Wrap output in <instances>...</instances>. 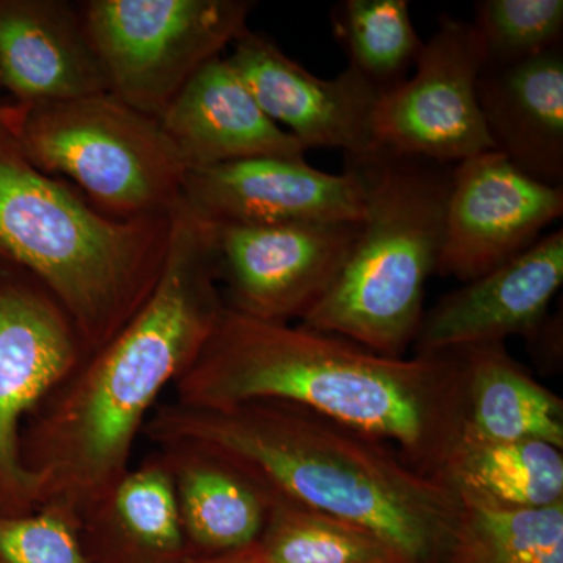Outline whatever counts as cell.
I'll return each instance as SVG.
<instances>
[{
  "label": "cell",
  "instance_id": "1",
  "mask_svg": "<svg viewBox=\"0 0 563 563\" xmlns=\"http://www.w3.org/2000/svg\"><path fill=\"white\" fill-rule=\"evenodd\" d=\"M217 232L181 201L161 280L131 321L87 355L25 418L21 461L40 507L81 518L109 496L144 422L220 320Z\"/></svg>",
  "mask_w": 563,
  "mask_h": 563
},
{
  "label": "cell",
  "instance_id": "2",
  "mask_svg": "<svg viewBox=\"0 0 563 563\" xmlns=\"http://www.w3.org/2000/svg\"><path fill=\"white\" fill-rule=\"evenodd\" d=\"M141 435L231 462L280 496L373 532L399 563H448L463 523L461 496L418 472L393 444L277 399L225 407L155 406Z\"/></svg>",
  "mask_w": 563,
  "mask_h": 563
},
{
  "label": "cell",
  "instance_id": "3",
  "mask_svg": "<svg viewBox=\"0 0 563 563\" xmlns=\"http://www.w3.org/2000/svg\"><path fill=\"white\" fill-rule=\"evenodd\" d=\"M173 401L225 407L252 399L298 404L393 444L418 472L439 476L465 429L459 351L393 358L299 322L222 310Z\"/></svg>",
  "mask_w": 563,
  "mask_h": 563
},
{
  "label": "cell",
  "instance_id": "4",
  "mask_svg": "<svg viewBox=\"0 0 563 563\" xmlns=\"http://www.w3.org/2000/svg\"><path fill=\"white\" fill-rule=\"evenodd\" d=\"M172 218L121 221L36 168L0 122V261L31 273L69 314L88 355L132 320L161 280Z\"/></svg>",
  "mask_w": 563,
  "mask_h": 563
},
{
  "label": "cell",
  "instance_id": "5",
  "mask_svg": "<svg viewBox=\"0 0 563 563\" xmlns=\"http://www.w3.org/2000/svg\"><path fill=\"white\" fill-rule=\"evenodd\" d=\"M346 165L365 177V218L331 290L301 324L401 358L439 266L453 165L385 151Z\"/></svg>",
  "mask_w": 563,
  "mask_h": 563
},
{
  "label": "cell",
  "instance_id": "6",
  "mask_svg": "<svg viewBox=\"0 0 563 563\" xmlns=\"http://www.w3.org/2000/svg\"><path fill=\"white\" fill-rule=\"evenodd\" d=\"M29 161L113 220L172 218L188 168L158 120L110 92L31 107L13 132Z\"/></svg>",
  "mask_w": 563,
  "mask_h": 563
},
{
  "label": "cell",
  "instance_id": "7",
  "mask_svg": "<svg viewBox=\"0 0 563 563\" xmlns=\"http://www.w3.org/2000/svg\"><path fill=\"white\" fill-rule=\"evenodd\" d=\"M77 5L107 91L155 120L203 65L250 31L255 9L251 0H87Z\"/></svg>",
  "mask_w": 563,
  "mask_h": 563
},
{
  "label": "cell",
  "instance_id": "8",
  "mask_svg": "<svg viewBox=\"0 0 563 563\" xmlns=\"http://www.w3.org/2000/svg\"><path fill=\"white\" fill-rule=\"evenodd\" d=\"M87 355L55 296L31 273L0 261V515L38 509L36 485L21 461L22 424Z\"/></svg>",
  "mask_w": 563,
  "mask_h": 563
},
{
  "label": "cell",
  "instance_id": "9",
  "mask_svg": "<svg viewBox=\"0 0 563 563\" xmlns=\"http://www.w3.org/2000/svg\"><path fill=\"white\" fill-rule=\"evenodd\" d=\"M484 66L472 22L442 14L412 76L377 99L373 133L379 151L442 165L495 151L476 95Z\"/></svg>",
  "mask_w": 563,
  "mask_h": 563
},
{
  "label": "cell",
  "instance_id": "10",
  "mask_svg": "<svg viewBox=\"0 0 563 563\" xmlns=\"http://www.w3.org/2000/svg\"><path fill=\"white\" fill-rule=\"evenodd\" d=\"M361 224H213L225 306L255 320L302 321L331 290Z\"/></svg>",
  "mask_w": 563,
  "mask_h": 563
},
{
  "label": "cell",
  "instance_id": "11",
  "mask_svg": "<svg viewBox=\"0 0 563 563\" xmlns=\"http://www.w3.org/2000/svg\"><path fill=\"white\" fill-rule=\"evenodd\" d=\"M563 214V185L520 172L498 151L453 166L437 274L462 284L512 261Z\"/></svg>",
  "mask_w": 563,
  "mask_h": 563
},
{
  "label": "cell",
  "instance_id": "12",
  "mask_svg": "<svg viewBox=\"0 0 563 563\" xmlns=\"http://www.w3.org/2000/svg\"><path fill=\"white\" fill-rule=\"evenodd\" d=\"M228 58L263 113L307 151H343L346 162L379 154L373 113L380 92L350 68L335 79L313 76L265 33L246 31Z\"/></svg>",
  "mask_w": 563,
  "mask_h": 563
},
{
  "label": "cell",
  "instance_id": "13",
  "mask_svg": "<svg viewBox=\"0 0 563 563\" xmlns=\"http://www.w3.org/2000/svg\"><path fill=\"white\" fill-rule=\"evenodd\" d=\"M368 188L361 169L320 172L306 158L258 157L188 172L184 202L213 224L361 222Z\"/></svg>",
  "mask_w": 563,
  "mask_h": 563
},
{
  "label": "cell",
  "instance_id": "14",
  "mask_svg": "<svg viewBox=\"0 0 563 563\" xmlns=\"http://www.w3.org/2000/svg\"><path fill=\"white\" fill-rule=\"evenodd\" d=\"M563 284V229L540 236L499 268L448 292L428 312L415 355H437L529 335L548 317Z\"/></svg>",
  "mask_w": 563,
  "mask_h": 563
},
{
  "label": "cell",
  "instance_id": "15",
  "mask_svg": "<svg viewBox=\"0 0 563 563\" xmlns=\"http://www.w3.org/2000/svg\"><path fill=\"white\" fill-rule=\"evenodd\" d=\"M0 81L25 109L109 92L79 5L0 0Z\"/></svg>",
  "mask_w": 563,
  "mask_h": 563
},
{
  "label": "cell",
  "instance_id": "16",
  "mask_svg": "<svg viewBox=\"0 0 563 563\" xmlns=\"http://www.w3.org/2000/svg\"><path fill=\"white\" fill-rule=\"evenodd\" d=\"M158 122L188 172L258 157L306 158V147L263 113L222 55L188 80Z\"/></svg>",
  "mask_w": 563,
  "mask_h": 563
},
{
  "label": "cell",
  "instance_id": "17",
  "mask_svg": "<svg viewBox=\"0 0 563 563\" xmlns=\"http://www.w3.org/2000/svg\"><path fill=\"white\" fill-rule=\"evenodd\" d=\"M477 102L495 151L520 172L563 185V43L507 66H485Z\"/></svg>",
  "mask_w": 563,
  "mask_h": 563
},
{
  "label": "cell",
  "instance_id": "18",
  "mask_svg": "<svg viewBox=\"0 0 563 563\" xmlns=\"http://www.w3.org/2000/svg\"><path fill=\"white\" fill-rule=\"evenodd\" d=\"M79 540L90 563L191 562L172 473L158 451L81 518Z\"/></svg>",
  "mask_w": 563,
  "mask_h": 563
},
{
  "label": "cell",
  "instance_id": "19",
  "mask_svg": "<svg viewBox=\"0 0 563 563\" xmlns=\"http://www.w3.org/2000/svg\"><path fill=\"white\" fill-rule=\"evenodd\" d=\"M174 485L191 561L258 542L272 496L218 455L190 446L157 448Z\"/></svg>",
  "mask_w": 563,
  "mask_h": 563
},
{
  "label": "cell",
  "instance_id": "20",
  "mask_svg": "<svg viewBox=\"0 0 563 563\" xmlns=\"http://www.w3.org/2000/svg\"><path fill=\"white\" fill-rule=\"evenodd\" d=\"M465 366V431L495 442L537 440L563 450V401L526 372L506 343L459 351Z\"/></svg>",
  "mask_w": 563,
  "mask_h": 563
},
{
  "label": "cell",
  "instance_id": "21",
  "mask_svg": "<svg viewBox=\"0 0 563 563\" xmlns=\"http://www.w3.org/2000/svg\"><path fill=\"white\" fill-rule=\"evenodd\" d=\"M439 476L466 506L537 509L563 501V453L554 444L495 442L463 429Z\"/></svg>",
  "mask_w": 563,
  "mask_h": 563
},
{
  "label": "cell",
  "instance_id": "22",
  "mask_svg": "<svg viewBox=\"0 0 563 563\" xmlns=\"http://www.w3.org/2000/svg\"><path fill=\"white\" fill-rule=\"evenodd\" d=\"M331 22L347 68L380 95L407 79L424 46L407 0H343L333 7Z\"/></svg>",
  "mask_w": 563,
  "mask_h": 563
},
{
  "label": "cell",
  "instance_id": "23",
  "mask_svg": "<svg viewBox=\"0 0 563 563\" xmlns=\"http://www.w3.org/2000/svg\"><path fill=\"white\" fill-rule=\"evenodd\" d=\"M266 563H399L373 532L272 496L258 539Z\"/></svg>",
  "mask_w": 563,
  "mask_h": 563
},
{
  "label": "cell",
  "instance_id": "24",
  "mask_svg": "<svg viewBox=\"0 0 563 563\" xmlns=\"http://www.w3.org/2000/svg\"><path fill=\"white\" fill-rule=\"evenodd\" d=\"M463 506L448 563H563V501L537 509Z\"/></svg>",
  "mask_w": 563,
  "mask_h": 563
},
{
  "label": "cell",
  "instance_id": "25",
  "mask_svg": "<svg viewBox=\"0 0 563 563\" xmlns=\"http://www.w3.org/2000/svg\"><path fill=\"white\" fill-rule=\"evenodd\" d=\"M474 11L485 66L514 65L563 43L562 0H483Z\"/></svg>",
  "mask_w": 563,
  "mask_h": 563
},
{
  "label": "cell",
  "instance_id": "26",
  "mask_svg": "<svg viewBox=\"0 0 563 563\" xmlns=\"http://www.w3.org/2000/svg\"><path fill=\"white\" fill-rule=\"evenodd\" d=\"M0 563H90L79 540V526L52 507L35 512L0 515Z\"/></svg>",
  "mask_w": 563,
  "mask_h": 563
},
{
  "label": "cell",
  "instance_id": "27",
  "mask_svg": "<svg viewBox=\"0 0 563 563\" xmlns=\"http://www.w3.org/2000/svg\"><path fill=\"white\" fill-rule=\"evenodd\" d=\"M188 563H266L263 558L262 548L258 542L250 544V547L242 548V550L232 551L214 558L196 559Z\"/></svg>",
  "mask_w": 563,
  "mask_h": 563
},
{
  "label": "cell",
  "instance_id": "28",
  "mask_svg": "<svg viewBox=\"0 0 563 563\" xmlns=\"http://www.w3.org/2000/svg\"><path fill=\"white\" fill-rule=\"evenodd\" d=\"M0 91H2V81H0ZM22 113H24V107L18 106L13 101H0V122L7 125L11 132L16 131L20 125Z\"/></svg>",
  "mask_w": 563,
  "mask_h": 563
}]
</instances>
